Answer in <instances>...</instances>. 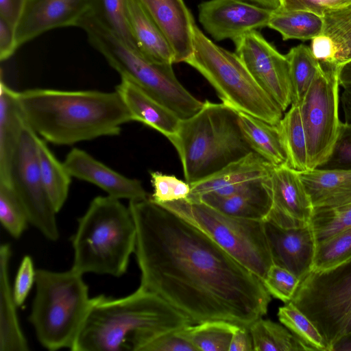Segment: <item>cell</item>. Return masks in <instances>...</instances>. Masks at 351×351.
Here are the masks:
<instances>
[{
    "label": "cell",
    "mask_w": 351,
    "mask_h": 351,
    "mask_svg": "<svg viewBox=\"0 0 351 351\" xmlns=\"http://www.w3.org/2000/svg\"><path fill=\"white\" fill-rule=\"evenodd\" d=\"M136 230L141 287L193 324L220 319L250 326L267 312L261 279L189 222L149 197L129 201Z\"/></svg>",
    "instance_id": "cell-1"
},
{
    "label": "cell",
    "mask_w": 351,
    "mask_h": 351,
    "mask_svg": "<svg viewBox=\"0 0 351 351\" xmlns=\"http://www.w3.org/2000/svg\"><path fill=\"white\" fill-rule=\"evenodd\" d=\"M17 97L28 125L58 145L119 135L123 124L133 121L117 90L33 88Z\"/></svg>",
    "instance_id": "cell-2"
},
{
    "label": "cell",
    "mask_w": 351,
    "mask_h": 351,
    "mask_svg": "<svg viewBox=\"0 0 351 351\" xmlns=\"http://www.w3.org/2000/svg\"><path fill=\"white\" fill-rule=\"evenodd\" d=\"M193 324L157 294L138 287L131 294L91 298L73 351L135 350L147 340Z\"/></svg>",
    "instance_id": "cell-3"
},
{
    "label": "cell",
    "mask_w": 351,
    "mask_h": 351,
    "mask_svg": "<svg viewBox=\"0 0 351 351\" xmlns=\"http://www.w3.org/2000/svg\"><path fill=\"white\" fill-rule=\"evenodd\" d=\"M168 139L190 184L253 152L241 131L237 110L208 100L196 114L181 120L176 133Z\"/></svg>",
    "instance_id": "cell-4"
},
{
    "label": "cell",
    "mask_w": 351,
    "mask_h": 351,
    "mask_svg": "<svg viewBox=\"0 0 351 351\" xmlns=\"http://www.w3.org/2000/svg\"><path fill=\"white\" fill-rule=\"evenodd\" d=\"M73 263L82 274L120 277L134 253L136 230L129 207L111 196H97L78 219L72 237Z\"/></svg>",
    "instance_id": "cell-5"
},
{
    "label": "cell",
    "mask_w": 351,
    "mask_h": 351,
    "mask_svg": "<svg viewBox=\"0 0 351 351\" xmlns=\"http://www.w3.org/2000/svg\"><path fill=\"white\" fill-rule=\"evenodd\" d=\"M90 45L121 77L134 83L148 95L170 109L180 119L196 114L204 102L191 95L178 81L172 65L149 60L128 46L89 12L80 21Z\"/></svg>",
    "instance_id": "cell-6"
},
{
    "label": "cell",
    "mask_w": 351,
    "mask_h": 351,
    "mask_svg": "<svg viewBox=\"0 0 351 351\" xmlns=\"http://www.w3.org/2000/svg\"><path fill=\"white\" fill-rule=\"evenodd\" d=\"M82 276L72 268L36 271V291L28 319L38 341L47 350L73 348L91 299Z\"/></svg>",
    "instance_id": "cell-7"
},
{
    "label": "cell",
    "mask_w": 351,
    "mask_h": 351,
    "mask_svg": "<svg viewBox=\"0 0 351 351\" xmlns=\"http://www.w3.org/2000/svg\"><path fill=\"white\" fill-rule=\"evenodd\" d=\"M192 33L193 50L185 62L208 81L222 103L277 125L282 110L256 83L238 56L213 42L195 23Z\"/></svg>",
    "instance_id": "cell-8"
},
{
    "label": "cell",
    "mask_w": 351,
    "mask_h": 351,
    "mask_svg": "<svg viewBox=\"0 0 351 351\" xmlns=\"http://www.w3.org/2000/svg\"><path fill=\"white\" fill-rule=\"evenodd\" d=\"M159 205L199 229L261 280L273 264L264 221L232 217L188 198Z\"/></svg>",
    "instance_id": "cell-9"
},
{
    "label": "cell",
    "mask_w": 351,
    "mask_h": 351,
    "mask_svg": "<svg viewBox=\"0 0 351 351\" xmlns=\"http://www.w3.org/2000/svg\"><path fill=\"white\" fill-rule=\"evenodd\" d=\"M315 325L330 351L351 334V257L326 269L311 270L291 301Z\"/></svg>",
    "instance_id": "cell-10"
},
{
    "label": "cell",
    "mask_w": 351,
    "mask_h": 351,
    "mask_svg": "<svg viewBox=\"0 0 351 351\" xmlns=\"http://www.w3.org/2000/svg\"><path fill=\"white\" fill-rule=\"evenodd\" d=\"M339 86L337 66L322 64L300 104L308 169L327 160L339 137L342 123Z\"/></svg>",
    "instance_id": "cell-11"
},
{
    "label": "cell",
    "mask_w": 351,
    "mask_h": 351,
    "mask_svg": "<svg viewBox=\"0 0 351 351\" xmlns=\"http://www.w3.org/2000/svg\"><path fill=\"white\" fill-rule=\"evenodd\" d=\"M36 137L26 122L12 159L10 184L24 206L29 223L46 239L56 241L60 237L58 213L41 178Z\"/></svg>",
    "instance_id": "cell-12"
},
{
    "label": "cell",
    "mask_w": 351,
    "mask_h": 351,
    "mask_svg": "<svg viewBox=\"0 0 351 351\" xmlns=\"http://www.w3.org/2000/svg\"><path fill=\"white\" fill-rule=\"evenodd\" d=\"M235 53L261 88L285 112L291 105L289 63L257 30L234 42Z\"/></svg>",
    "instance_id": "cell-13"
},
{
    "label": "cell",
    "mask_w": 351,
    "mask_h": 351,
    "mask_svg": "<svg viewBox=\"0 0 351 351\" xmlns=\"http://www.w3.org/2000/svg\"><path fill=\"white\" fill-rule=\"evenodd\" d=\"M272 10L244 0H208L198 7V19L216 40L236 41L243 35L267 27Z\"/></svg>",
    "instance_id": "cell-14"
},
{
    "label": "cell",
    "mask_w": 351,
    "mask_h": 351,
    "mask_svg": "<svg viewBox=\"0 0 351 351\" xmlns=\"http://www.w3.org/2000/svg\"><path fill=\"white\" fill-rule=\"evenodd\" d=\"M264 184L272 200L265 221L283 228H303L311 223L314 207L298 171L287 165L274 167Z\"/></svg>",
    "instance_id": "cell-15"
},
{
    "label": "cell",
    "mask_w": 351,
    "mask_h": 351,
    "mask_svg": "<svg viewBox=\"0 0 351 351\" xmlns=\"http://www.w3.org/2000/svg\"><path fill=\"white\" fill-rule=\"evenodd\" d=\"M90 0H25L15 28L18 47L53 29L78 27Z\"/></svg>",
    "instance_id": "cell-16"
},
{
    "label": "cell",
    "mask_w": 351,
    "mask_h": 351,
    "mask_svg": "<svg viewBox=\"0 0 351 351\" xmlns=\"http://www.w3.org/2000/svg\"><path fill=\"white\" fill-rule=\"evenodd\" d=\"M273 263L282 267L300 281L312 270L317 242L311 223L299 228H283L264 221Z\"/></svg>",
    "instance_id": "cell-17"
},
{
    "label": "cell",
    "mask_w": 351,
    "mask_h": 351,
    "mask_svg": "<svg viewBox=\"0 0 351 351\" xmlns=\"http://www.w3.org/2000/svg\"><path fill=\"white\" fill-rule=\"evenodd\" d=\"M63 164L71 177L93 184L112 197L129 201L149 197L139 180L121 175L79 148H73Z\"/></svg>",
    "instance_id": "cell-18"
},
{
    "label": "cell",
    "mask_w": 351,
    "mask_h": 351,
    "mask_svg": "<svg viewBox=\"0 0 351 351\" xmlns=\"http://www.w3.org/2000/svg\"><path fill=\"white\" fill-rule=\"evenodd\" d=\"M274 166L256 152H251L212 176L191 184L187 197L196 199L205 194L228 196L247 186L251 182L267 178Z\"/></svg>",
    "instance_id": "cell-19"
},
{
    "label": "cell",
    "mask_w": 351,
    "mask_h": 351,
    "mask_svg": "<svg viewBox=\"0 0 351 351\" xmlns=\"http://www.w3.org/2000/svg\"><path fill=\"white\" fill-rule=\"evenodd\" d=\"M167 37L175 63L185 62L193 50L194 22L183 0H140Z\"/></svg>",
    "instance_id": "cell-20"
},
{
    "label": "cell",
    "mask_w": 351,
    "mask_h": 351,
    "mask_svg": "<svg viewBox=\"0 0 351 351\" xmlns=\"http://www.w3.org/2000/svg\"><path fill=\"white\" fill-rule=\"evenodd\" d=\"M127 18L138 51L151 61L175 63L173 51L163 32L140 0H125Z\"/></svg>",
    "instance_id": "cell-21"
},
{
    "label": "cell",
    "mask_w": 351,
    "mask_h": 351,
    "mask_svg": "<svg viewBox=\"0 0 351 351\" xmlns=\"http://www.w3.org/2000/svg\"><path fill=\"white\" fill-rule=\"evenodd\" d=\"M115 88L130 113L132 121L143 123L167 138L176 133L182 119L170 109L127 79L121 77V82Z\"/></svg>",
    "instance_id": "cell-22"
},
{
    "label": "cell",
    "mask_w": 351,
    "mask_h": 351,
    "mask_svg": "<svg viewBox=\"0 0 351 351\" xmlns=\"http://www.w3.org/2000/svg\"><path fill=\"white\" fill-rule=\"evenodd\" d=\"M264 179L255 180L243 190L228 196L205 194L192 200L202 202L232 217L265 221L271 210L272 200Z\"/></svg>",
    "instance_id": "cell-23"
},
{
    "label": "cell",
    "mask_w": 351,
    "mask_h": 351,
    "mask_svg": "<svg viewBox=\"0 0 351 351\" xmlns=\"http://www.w3.org/2000/svg\"><path fill=\"white\" fill-rule=\"evenodd\" d=\"M18 92L0 83V182L10 184L12 159L26 121L19 103Z\"/></svg>",
    "instance_id": "cell-24"
},
{
    "label": "cell",
    "mask_w": 351,
    "mask_h": 351,
    "mask_svg": "<svg viewBox=\"0 0 351 351\" xmlns=\"http://www.w3.org/2000/svg\"><path fill=\"white\" fill-rule=\"evenodd\" d=\"M298 173L314 208L351 203V170L316 168Z\"/></svg>",
    "instance_id": "cell-25"
},
{
    "label": "cell",
    "mask_w": 351,
    "mask_h": 351,
    "mask_svg": "<svg viewBox=\"0 0 351 351\" xmlns=\"http://www.w3.org/2000/svg\"><path fill=\"white\" fill-rule=\"evenodd\" d=\"M10 246H0V351H26L27 341L21 328L13 289L10 285L9 265Z\"/></svg>",
    "instance_id": "cell-26"
},
{
    "label": "cell",
    "mask_w": 351,
    "mask_h": 351,
    "mask_svg": "<svg viewBox=\"0 0 351 351\" xmlns=\"http://www.w3.org/2000/svg\"><path fill=\"white\" fill-rule=\"evenodd\" d=\"M237 112L241 131L253 152L274 167L287 166V155L278 124Z\"/></svg>",
    "instance_id": "cell-27"
},
{
    "label": "cell",
    "mask_w": 351,
    "mask_h": 351,
    "mask_svg": "<svg viewBox=\"0 0 351 351\" xmlns=\"http://www.w3.org/2000/svg\"><path fill=\"white\" fill-rule=\"evenodd\" d=\"M267 27L277 31L283 40H313L322 34L323 17L307 10H272Z\"/></svg>",
    "instance_id": "cell-28"
},
{
    "label": "cell",
    "mask_w": 351,
    "mask_h": 351,
    "mask_svg": "<svg viewBox=\"0 0 351 351\" xmlns=\"http://www.w3.org/2000/svg\"><path fill=\"white\" fill-rule=\"evenodd\" d=\"M36 143L43 182L54 208L58 213L66 201L71 176L38 134Z\"/></svg>",
    "instance_id": "cell-29"
},
{
    "label": "cell",
    "mask_w": 351,
    "mask_h": 351,
    "mask_svg": "<svg viewBox=\"0 0 351 351\" xmlns=\"http://www.w3.org/2000/svg\"><path fill=\"white\" fill-rule=\"evenodd\" d=\"M238 324L220 319L189 324L177 333L191 343L197 351H228Z\"/></svg>",
    "instance_id": "cell-30"
},
{
    "label": "cell",
    "mask_w": 351,
    "mask_h": 351,
    "mask_svg": "<svg viewBox=\"0 0 351 351\" xmlns=\"http://www.w3.org/2000/svg\"><path fill=\"white\" fill-rule=\"evenodd\" d=\"M278 126L287 155V166L296 171L308 170L306 136L298 104H291Z\"/></svg>",
    "instance_id": "cell-31"
},
{
    "label": "cell",
    "mask_w": 351,
    "mask_h": 351,
    "mask_svg": "<svg viewBox=\"0 0 351 351\" xmlns=\"http://www.w3.org/2000/svg\"><path fill=\"white\" fill-rule=\"evenodd\" d=\"M254 351H308L310 348L283 324L260 317L249 326Z\"/></svg>",
    "instance_id": "cell-32"
},
{
    "label": "cell",
    "mask_w": 351,
    "mask_h": 351,
    "mask_svg": "<svg viewBox=\"0 0 351 351\" xmlns=\"http://www.w3.org/2000/svg\"><path fill=\"white\" fill-rule=\"evenodd\" d=\"M289 68L291 104L300 105L322 64L305 45L293 47L285 55Z\"/></svg>",
    "instance_id": "cell-33"
},
{
    "label": "cell",
    "mask_w": 351,
    "mask_h": 351,
    "mask_svg": "<svg viewBox=\"0 0 351 351\" xmlns=\"http://www.w3.org/2000/svg\"><path fill=\"white\" fill-rule=\"evenodd\" d=\"M322 34L329 37L335 49V64L351 60V3L327 10L322 14Z\"/></svg>",
    "instance_id": "cell-34"
},
{
    "label": "cell",
    "mask_w": 351,
    "mask_h": 351,
    "mask_svg": "<svg viewBox=\"0 0 351 351\" xmlns=\"http://www.w3.org/2000/svg\"><path fill=\"white\" fill-rule=\"evenodd\" d=\"M88 12L128 46L138 51L128 21L125 0H90Z\"/></svg>",
    "instance_id": "cell-35"
},
{
    "label": "cell",
    "mask_w": 351,
    "mask_h": 351,
    "mask_svg": "<svg viewBox=\"0 0 351 351\" xmlns=\"http://www.w3.org/2000/svg\"><path fill=\"white\" fill-rule=\"evenodd\" d=\"M277 315L280 322L311 351H330L327 343L315 325L291 302L280 306Z\"/></svg>",
    "instance_id": "cell-36"
},
{
    "label": "cell",
    "mask_w": 351,
    "mask_h": 351,
    "mask_svg": "<svg viewBox=\"0 0 351 351\" xmlns=\"http://www.w3.org/2000/svg\"><path fill=\"white\" fill-rule=\"evenodd\" d=\"M317 244L351 228V203L314 208L311 220Z\"/></svg>",
    "instance_id": "cell-37"
},
{
    "label": "cell",
    "mask_w": 351,
    "mask_h": 351,
    "mask_svg": "<svg viewBox=\"0 0 351 351\" xmlns=\"http://www.w3.org/2000/svg\"><path fill=\"white\" fill-rule=\"evenodd\" d=\"M0 221L14 239L20 238L29 223L27 213L16 193L9 184L0 182Z\"/></svg>",
    "instance_id": "cell-38"
},
{
    "label": "cell",
    "mask_w": 351,
    "mask_h": 351,
    "mask_svg": "<svg viewBox=\"0 0 351 351\" xmlns=\"http://www.w3.org/2000/svg\"><path fill=\"white\" fill-rule=\"evenodd\" d=\"M351 257V228L319 243L312 270L332 267Z\"/></svg>",
    "instance_id": "cell-39"
},
{
    "label": "cell",
    "mask_w": 351,
    "mask_h": 351,
    "mask_svg": "<svg viewBox=\"0 0 351 351\" xmlns=\"http://www.w3.org/2000/svg\"><path fill=\"white\" fill-rule=\"evenodd\" d=\"M150 177L154 191L149 199L156 204L186 199L190 195V184L173 175L150 171Z\"/></svg>",
    "instance_id": "cell-40"
},
{
    "label": "cell",
    "mask_w": 351,
    "mask_h": 351,
    "mask_svg": "<svg viewBox=\"0 0 351 351\" xmlns=\"http://www.w3.org/2000/svg\"><path fill=\"white\" fill-rule=\"evenodd\" d=\"M262 282L271 295L286 304L293 298L300 280L288 269L273 263Z\"/></svg>",
    "instance_id": "cell-41"
},
{
    "label": "cell",
    "mask_w": 351,
    "mask_h": 351,
    "mask_svg": "<svg viewBox=\"0 0 351 351\" xmlns=\"http://www.w3.org/2000/svg\"><path fill=\"white\" fill-rule=\"evenodd\" d=\"M320 169L351 170V124L342 122L332 152Z\"/></svg>",
    "instance_id": "cell-42"
},
{
    "label": "cell",
    "mask_w": 351,
    "mask_h": 351,
    "mask_svg": "<svg viewBox=\"0 0 351 351\" xmlns=\"http://www.w3.org/2000/svg\"><path fill=\"white\" fill-rule=\"evenodd\" d=\"M138 351H197L177 330L165 332L145 341Z\"/></svg>",
    "instance_id": "cell-43"
},
{
    "label": "cell",
    "mask_w": 351,
    "mask_h": 351,
    "mask_svg": "<svg viewBox=\"0 0 351 351\" xmlns=\"http://www.w3.org/2000/svg\"><path fill=\"white\" fill-rule=\"evenodd\" d=\"M36 271L32 258L28 255L25 256L19 265L12 287L17 306L23 304L32 285L35 283Z\"/></svg>",
    "instance_id": "cell-44"
},
{
    "label": "cell",
    "mask_w": 351,
    "mask_h": 351,
    "mask_svg": "<svg viewBox=\"0 0 351 351\" xmlns=\"http://www.w3.org/2000/svg\"><path fill=\"white\" fill-rule=\"evenodd\" d=\"M351 3V0H279V9L307 10L322 16L324 11L341 8Z\"/></svg>",
    "instance_id": "cell-45"
},
{
    "label": "cell",
    "mask_w": 351,
    "mask_h": 351,
    "mask_svg": "<svg viewBox=\"0 0 351 351\" xmlns=\"http://www.w3.org/2000/svg\"><path fill=\"white\" fill-rule=\"evenodd\" d=\"M311 49L315 58L322 64H335V49L331 39L326 35L319 36L311 40Z\"/></svg>",
    "instance_id": "cell-46"
},
{
    "label": "cell",
    "mask_w": 351,
    "mask_h": 351,
    "mask_svg": "<svg viewBox=\"0 0 351 351\" xmlns=\"http://www.w3.org/2000/svg\"><path fill=\"white\" fill-rule=\"evenodd\" d=\"M18 48L15 28L0 18V60L8 59Z\"/></svg>",
    "instance_id": "cell-47"
},
{
    "label": "cell",
    "mask_w": 351,
    "mask_h": 351,
    "mask_svg": "<svg viewBox=\"0 0 351 351\" xmlns=\"http://www.w3.org/2000/svg\"><path fill=\"white\" fill-rule=\"evenodd\" d=\"M228 351H254L249 326L238 325L232 335Z\"/></svg>",
    "instance_id": "cell-48"
},
{
    "label": "cell",
    "mask_w": 351,
    "mask_h": 351,
    "mask_svg": "<svg viewBox=\"0 0 351 351\" xmlns=\"http://www.w3.org/2000/svg\"><path fill=\"white\" fill-rule=\"evenodd\" d=\"M25 0H0V18L16 28Z\"/></svg>",
    "instance_id": "cell-49"
},
{
    "label": "cell",
    "mask_w": 351,
    "mask_h": 351,
    "mask_svg": "<svg viewBox=\"0 0 351 351\" xmlns=\"http://www.w3.org/2000/svg\"><path fill=\"white\" fill-rule=\"evenodd\" d=\"M337 76L341 87L344 88L351 86V60L337 66Z\"/></svg>",
    "instance_id": "cell-50"
},
{
    "label": "cell",
    "mask_w": 351,
    "mask_h": 351,
    "mask_svg": "<svg viewBox=\"0 0 351 351\" xmlns=\"http://www.w3.org/2000/svg\"><path fill=\"white\" fill-rule=\"evenodd\" d=\"M340 104L343 113L344 123L351 124V86L343 88L340 95Z\"/></svg>",
    "instance_id": "cell-51"
},
{
    "label": "cell",
    "mask_w": 351,
    "mask_h": 351,
    "mask_svg": "<svg viewBox=\"0 0 351 351\" xmlns=\"http://www.w3.org/2000/svg\"><path fill=\"white\" fill-rule=\"evenodd\" d=\"M332 351H351V334L342 337L335 343Z\"/></svg>",
    "instance_id": "cell-52"
},
{
    "label": "cell",
    "mask_w": 351,
    "mask_h": 351,
    "mask_svg": "<svg viewBox=\"0 0 351 351\" xmlns=\"http://www.w3.org/2000/svg\"><path fill=\"white\" fill-rule=\"evenodd\" d=\"M270 10H276L279 8V0H244Z\"/></svg>",
    "instance_id": "cell-53"
}]
</instances>
